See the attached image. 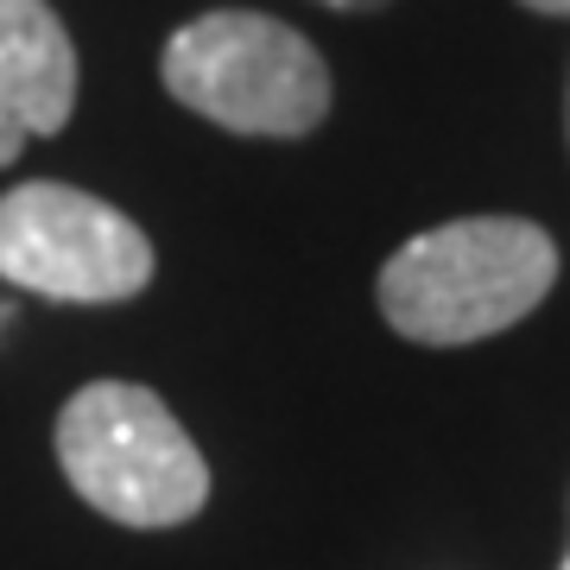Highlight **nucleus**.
Returning a JSON list of instances; mask_svg holds the SVG:
<instances>
[{"label":"nucleus","instance_id":"obj_1","mask_svg":"<svg viewBox=\"0 0 570 570\" xmlns=\"http://www.w3.org/2000/svg\"><path fill=\"white\" fill-rule=\"evenodd\" d=\"M558 285V242L527 216H463L412 235L381 266V317L406 343L463 348L546 305Z\"/></svg>","mask_w":570,"mask_h":570},{"label":"nucleus","instance_id":"obj_2","mask_svg":"<svg viewBox=\"0 0 570 570\" xmlns=\"http://www.w3.org/2000/svg\"><path fill=\"white\" fill-rule=\"evenodd\" d=\"M165 96L190 115L247 134V140H298L330 115L324 51L285 20L216 7L184 20L159 58Z\"/></svg>","mask_w":570,"mask_h":570},{"label":"nucleus","instance_id":"obj_3","mask_svg":"<svg viewBox=\"0 0 570 570\" xmlns=\"http://www.w3.org/2000/svg\"><path fill=\"white\" fill-rule=\"evenodd\" d=\"M63 482L115 527H184L209 501V463L153 387L89 381L58 412Z\"/></svg>","mask_w":570,"mask_h":570},{"label":"nucleus","instance_id":"obj_4","mask_svg":"<svg viewBox=\"0 0 570 570\" xmlns=\"http://www.w3.org/2000/svg\"><path fill=\"white\" fill-rule=\"evenodd\" d=\"M0 279L58 305H121L153 285V242L77 184H13L0 197Z\"/></svg>","mask_w":570,"mask_h":570},{"label":"nucleus","instance_id":"obj_5","mask_svg":"<svg viewBox=\"0 0 570 570\" xmlns=\"http://www.w3.org/2000/svg\"><path fill=\"white\" fill-rule=\"evenodd\" d=\"M77 115V45L51 0H0V165Z\"/></svg>","mask_w":570,"mask_h":570},{"label":"nucleus","instance_id":"obj_6","mask_svg":"<svg viewBox=\"0 0 570 570\" xmlns=\"http://www.w3.org/2000/svg\"><path fill=\"white\" fill-rule=\"evenodd\" d=\"M317 7H336V13H374V7H387V0H317Z\"/></svg>","mask_w":570,"mask_h":570},{"label":"nucleus","instance_id":"obj_7","mask_svg":"<svg viewBox=\"0 0 570 570\" xmlns=\"http://www.w3.org/2000/svg\"><path fill=\"white\" fill-rule=\"evenodd\" d=\"M520 7H532V13H551V20H570V0H520Z\"/></svg>","mask_w":570,"mask_h":570},{"label":"nucleus","instance_id":"obj_8","mask_svg":"<svg viewBox=\"0 0 570 570\" xmlns=\"http://www.w3.org/2000/svg\"><path fill=\"white\" fill-rule=\"evenodd\" d=\"M564 134H570V89H564Z\"/></svg>","mask_w":570,"mask_h":570},{"label":"nucleus","instance_id":"obj_9","mask_svg":"<svg viewBox=\"0 0 570 570\" xmlns=\"http://www.w3.org/2000/svg\"><path fill=\"white\" fill-rule=\"evenodd\" d=\"M558 570H570V558H564V564H558Z\"/></svg>","mask_w":570,"mask_h":570}]
</instances>
